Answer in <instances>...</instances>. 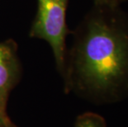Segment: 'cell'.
<instances>
[{"instance_id":"8992f818","label":"cell","mask_w":128,"mask_h":127,"mask_svg":"<svg viewBox=\"0 0 128 127\" xmlns=\"http://www.w3.org/2000/svg\"><path fill=\"white\" fill-rule=\"evenodd\" d=\"M2 127H18V126H16L15 124L13 123L12 121H9L8 122L5 123L4 125V126H2Z\"/></svg>"},{"instance_id":"6da1fadb","label":"cell","mask_w":128,"mask_h":127,"mask_svg":"<svg viewBox=\"0 0 128 127\" xmlns=\"http://www.w3.org/2000/svg\"><path fill=\"white\" fill-rule=\"evenodd\" d=\"M67 49L64 92L98 105L128 99V14L121 7L94 5Z\"/></svg>"},{"instance_id":"5b68a950","label":"cell","mask_w":128,"mask_h":127,"mask_svg":"<svg viewBox=\"0 0 128 127\" xmlns=\"http://www.w3.org/2000/svg\"><path fill=\"white\" fill-rule=\"evenodd\" d=\"M92 2H94V5L121 7L122 3L128 2V0H92Z\"/></svg>"},{"instance_id":"277c9868","label":"cell","mask_w":128,"mask_h":127,"mask_svg":"<svg viewBox=\"0 0 128 127\" xmlns=\"http://www.w3.org/2000/svg\"><path fill=\"white\" fill-rule=\"evenodd\" d=\"M74 127H107V122L98 113L87 112L78 116Z\"/></svg>"},{"instance_id":"3957f363","label":"cell","mask_w":128,"mask_h":127,"mask_svg":"<svg viewBox=\"0 0 128 127\" xmlns=\"http://www.w3.org/2000/svg\"><path fill=\"white\" fill-rule=\"evenodd\" d=\"M22 65L18 45L12 39L0 41V117L9 120L7 113L11 92L20 81Z\"/></svg>"},{"instance_id":"7a4b0ae2","label":"cell","mask_w":128,"mask_h":127,"mask_svg":"<svg viewBox=\"0 0 128 127\" xmlns=\"http://www.w3.org/2000/svg\"><path fill=\"white\" fill-rule=\"evenodd\" d=\"M37 10L29 36L45 40L53 53L56 68L63 75L67 53L66 39L71 31L66 21L70 0H36Z\"/></svg>"},{"instance_id":"52a82bcc","label":"cell","mask_w":128,"mask_h":127,"mask_svg":"<svg viewBox=\"0 0 128 127\" xmlns=\"http://www.w3.org/2000/svg\"><path fill=\"white\" fill-rule=\"evenodd\" d=\"M9 121H11L10 119H9V120H4V119H2L1 117H0V127H2L5 123L8 122Z\"/></svg>"}]
</instances>
